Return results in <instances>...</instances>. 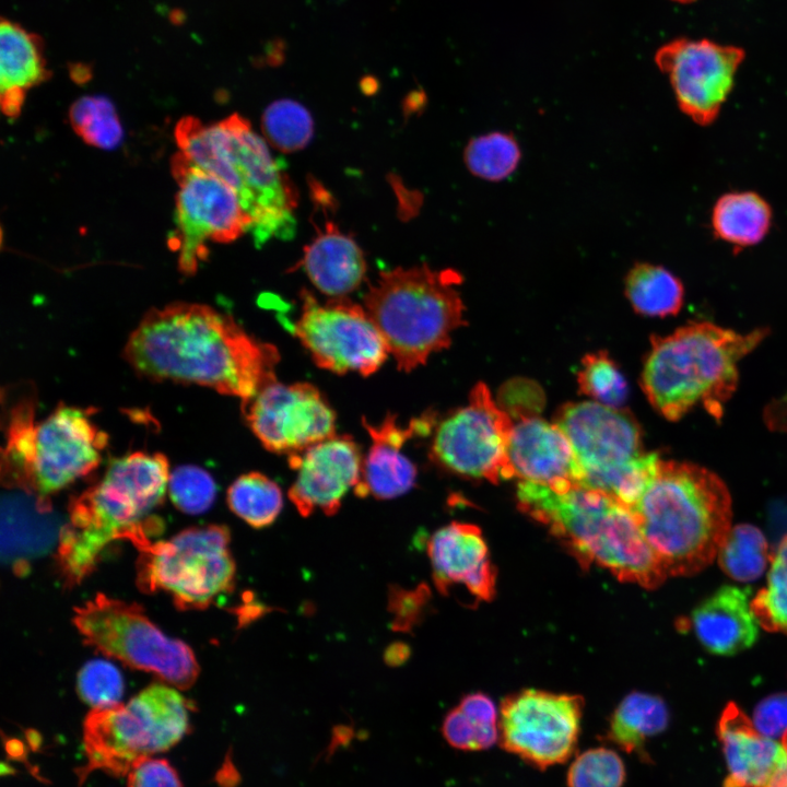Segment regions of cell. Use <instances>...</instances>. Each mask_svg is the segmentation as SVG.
<instances>
[{"mask_svg": "<svg viewBox=\"0 0 787 787\" xmlns=\"http://www.w3.org/2000/svg\"><path fill=\"white\" fill-rule=\"evenodd\" d=\"M124 356L141 377L204 386L243 402L277 380L280 361L275 346L248 334L228 314L193 303L150 309Z\"/></svg>", "mask_w": 787, "mask_h": 787, "instance_id": "1", "label": "cell"}, {"mask_svg": "<svg viewBox=\"0 0 787 787\" xmlns=\"http://www.w3.org/2000/svg\"><path fill=\"white\" fill-rule=\"evenodd\" d=\"M169 474L164 455L131 453L114 459L101 481L71 500L58 549L68 584L87 576L110 542L128 540L138 549L151 542L163 527L151 513L164 500Z\"/></svg>", "mask_w": 787, "mask_h": 787, "instance_id": "2", "label": "cell"}, {"mask_svg": "<svg viewBox=\"0 0 787 787\" xmlns=\"http://www.w3.org/2000/svg\"><path fill=\"white\" fill-rule=\"evenodd\" d=\"M516 496L519 508L548 527L583 567L595 564L648 589L668 577L634 510L610 495L583 484L555 492L519 481Z\"/></svg>", "mask_w": 787, "mask_h": 787, "instance_id": "3", "label": "cell"}, {"mask_svg": "<svg viewBox=\"0 0 787 787\" xmlns=\"http://www.w3.org/2000/svg\"><path fill=\"white\" fill-rule=\"evenodd\" d=\"M633 510L668 576H690L708 566L731 528L726 484L692 462L661 460Z\"/></svg>", "mask_w": 787, "mask_h": 787, "instance_id": "4", "label": "cell"}, {"mask_svg": "<svg viewBox=\"0 0 787 787\" xmlns=\"http://www.w3.org/2000/svg\"><path fill=\"white\" fill-rule=\"evenodd\" d=\"M768 333L742 334L710 322H691L672 333L653 336L641 386L653 408L678 421L696 404L720 420L738 384V362Z\"/></svg>", "mask_w": 787, "mask_h": 787, "instance_id": "5", "label": "cell"}, {"mask_svg": "<svg viewBox=\"0 0 787 787\" xmlns=\"http://www.w3.org/2000/svg\"><path fill=\"white\" fill-rule=\"evenodd\" d=\"M174 133L180 153L234 189L252 220L250 233L256 245L293 234L296 192L248 120L232 114L204 125L193 116H185Z\"/></svg>", "mask_w": 787, "mask_h": 787, "instance_id": "6", "label": "cell"}, {"mask_svg": "<svg viewBox=\"0 0 787 787\" xmlns=\"http://www.w3.org/2000/svg\"><path fill=\"white\" fill-rule=\"evenodd\" d=\"M459 272L426 265L381 272L364 296V307L380 331L399 369L411 372L449 346L466 324L457 286Z\"/></svg>", "mask_w": 787, "mask_h": 787, "instance_id": "7", "label": "cell"}, {"mask_svg": "<svg viewBox=\"0 0 787 787\" xmlns=\"http://www.w3.org/2000/svg\"><path fill=\"white\" fill-rule=\"evenodd\" d=\"M34 412L32 398L10 410L2 479L45 498L93 471L108 437L87 409L60 404L38 423Z\"/></svg>", "mask_w": 787, "mask_h": 787, "instance_id": "8", "label": "cell"}, {"mask_svg": "<svg viewBox=\"0 0 787 787\" xmlns=\"http://www.w3.org/2000/svg\"><path fill=\"white\" fill-rule=\"evenodd\" d=\"M554 423L567 436L583 471L582 484L634 508L657 477V453L643 449L634 415L596 401L568 402Z\"/></svg>", "mask_w": 787, "mask_h": 787, "instance_id": "9", "label": "cell"}, {"mask_svg": "<svg viewBox=\"0 0 787 787\" xmlns=\"http://www.w3.org/2000/svg\"><path fill=\"white\" fill-rule=\"evenodd\" d=\"M189 708L175 689L155 683L126 705L91 710L83 725L87 764L80 780L94 770L126 775L138 761L171 749L188 730Z\"/></svg>", "mask_w": 787, "mask_h": 787, "instance_id": "10", "label": "cell"}, {"mask_svg": "<svg viewBox=\"0 0 787 787\" xmlns=\"http://www.w3.org/2000/svg\"><path fill=\"white\" fill-rule=\"evenodd\" d=\"M226 526L188 528L140 548L137 580L144 592L164 591L181 610L204 609L232 591L236 565Z\"/></svg>", "mask_w": 787, "mask_h": 787, "instance_id": "11", "label": "cell"}, {"mask_svg": "<svg viewBox=\"0 0 787 787\" xmlns=\"http://www.w3.org/2000/svg\"><path fill=\"white\" fill-rule=\"evenodd\" d=\"M73 622L89 646L178 689L198 677L190 647L164 635L138 604L99 594L75 609Z\"/></svg>", "mask_w": 787, "mask_h": 787, "instance_id": "12", "label": "cell"}, {"mask_svg": "<svg viewBox=\"0 0 787 787\" xmlns=\"http://www.w3.org/2000/svg\"><path fill=\"white\" fill-rule=\"evenodd\" d=\"M177 181L174 249L178 250V269L187 275L198 270L208 256L205 243L227 244L252 226L234 189L216 176L192 164L177 152L171 161Z\"/></svg>", "mask_w": 787, "mask_h": 787, "instance_id": "13", "label": "cell"}, {"mask_svg": "<svg viewBox=\"0 0 787 787\" xmlns=\"http://www.w3.org/2000/svg\"><path fill=\"white\" fill-rule=\"evenodd\" d=\"M512 418L494 401L485 384H477L467 406L436 427L430 458L447 472L493 483L514 478L508 457Z\"/></svg>", "mask_w": 787, "mask_h": 787, "instance_id": "14", "label": "cell"}, {"mask_svg": "<svg viewBox=\"0 0 787 787\" xmlns=\"http://www.w3.org/2000/svg\"><path fill=\"white\" fill-rule=\"evenodd\" d=\"M301 301L292 330L317 366L368 376L384 364L389 350L365 307L346 297L320 303L308 291H302Z\"/></svg>", "mask_w": 787, "mask_h": 787, "instance_id": "15", "label": "cell"}, {"mask_svg": "<svg viewBox=\"0 0 787 787\" xmlns=\"http://www.w3.org/2000/svg\"><path fill=\"white\" fill-rule=\"evenodd\" d=\"M584 700L576 694L525 689L500 708V745L531 766L545 770L571 760L577 748Z\"/></svg>", "mask_w": 787, "mask_h": 787, "instance_id": "16", "label": "cell"}, {"mask_svg": "<svg viewBox=\"0 0 787 787\" xmlns=\"http://www.w3.org/2000/svg\"><path fill=\"white\" fill-rule=\"evenodd\" d=\"M246 422L262 446L275 454L296 455L336 435V414L312 384L262 387L243 402Z\"/></svg>", "mask_w": 787, "mask_h": 787, "instance_id": "17", "label": "cell"}, {"mask_svg": "<svg viewBox=\"0 0 787 787\" xmlns=\"http://www.w3.org/2000/svg\"><path fill=\"white\" fill-rule=\"evenodd\" d=\"M743 58L737 46L678 38L661 46L655 61L668 75L680 109L694 122L708 126L732 90Z\"/></svg>", "mask_w": 787, "mask_h": 787, "instance_id": "18", "label": "cell"}, {"mask_svg": "<svg viewBox=\"0 0 787 787\" xmlns=\"http://www.w3.org/2000/svg\"><path fill=\"white\" fill-rule=\"evenodd\" d=\"M363 459L360 446L345 435H333L289 456L290 467L297 471L289 497L298 513L307 517L318 509L334 515L346 492L357 485Z\"/></svg>", "mask_w": 787, "mask_h": 787, "instance_id": "19", "label": "cell"}, {"mask_svg": "<svg viewBox=\"0 0 787 787\" xmlns=\"http://www.w3.org/2000/svg\"><path fill=\"white\" fill-rule=\"evenodd\" d=\"M427 553L442 594L461 586L477 601H491L495 596L496 569L479 527L453 521L439 528L428 539Z\"/></svg>", "mask_w": 787, "mask_h": 787, "instance_id": "20", "label": "cell"}, {"mask_svg": "<svg viewBox=\"0 0 787 787\" xmlns=\"http://www.w3.org/2000/svg\"><path fill=\"white\" fill-rule=\"evenodd\" d=\"M508 457L519 481L565 492L582 484L583 471L564 432L537 416H527L513 425Z\"/></svg>", "mask_w": 787, "mask_h": 787, "instance_id": "21", "label": "cell"}, {"mask_svg": "<svg viewBox=\"0 0 787 787\" xmlns=\"http://www.w3.org/2000/svg\"><path fill=\"white\" fill-rule=\"evenodd\" d=\"M363 425L372 444L363 459L355 494L360 497L372 495L378 500H390L407 493L415 483L416 468L402 448L413 435L428 431L432 418L422 416L401 426L396 415L389 413L379 424L363 420Z\"/></svg>", "mask_w": 787, "mask_h": 787, "instance_id": "22", "label": "cell"}, {"mask_svg": "<svg viewBox=\"0 0 787 787\" xmlns=\"http://www.w3.org/2000/svg\"><path fill=\"white\" fill-rule=\"evenodd\" d=\"M728 774L724 787H766L786 762L783 744L762 735L730 702L717 726Z\"/></svg>", "mask_w": 787, "mask_h": 787, "instance_id": "23", "label": "cell"}, {"mask_svg": "<svg viewBox=\"0 0 787 787\" xmlns=\"http://www.w3.org/2000/svg\"><path fill=\"white\" fill-rule=\"evenodd\" d=\"M749 595V589L725 585L693 609L689 626L708 653L731 656L755 643L759 622Z\"/></svg>", "mask_w": 787, "mask_h": 787, "instance_id": "24", "label": "cell"}, {"mask_svg": "<svg viewBox=\"0 0 787 787\" xmlns=\"http://www.w3.org/2000/svg\"><path fill=\"white\" fill-rule=\"evenodd\" d=\"M302 262L310 282L331 297H345L354 292L366 273L362 249L333 222H327L325 231L305 247Z\"/></svg>", "mask_w": 787, "mask_h": 787, "instance_id": "25", "label": "cell"}, {"mask_svg": "<svg viewBox=\"0 0 787 787\" xmlns=\"http://www.w3.org/2000/svg\"><path fill=\"white\" fill-rule=\"evenodd\" d=\"M51 72L43 38L5 17L0 23V99L24 103L26 91L47 81Z\"/></svg>", "mask_w": 787, "mask_h": 787, "instance_id": "26", "label": "cell"}, {"mask_svg": "<svg viewBox=\"0 0 787 787\" xmlns=\"http://www.w3.org/2000/svg\"><path fill=\"white\" fill-rule=\"evenodd\" d=\"M668 724L669 709L661 697L631 692L614 708L604 740L648 763L651 759L646 743L662 733Z\"/></svg>", "mask_w": 787, "mask_h": 787, "instance_id": "27", "label": "cell"}, {"mask_svg": "<svg viewBox=\"0 0 787 787\" xmlns=\"http://www.w3.org/2000/svg\"><path fill=\"white\" fill-rule=\"evenodd\" d=\"M771 222L770 204L752 191L721 196L712 213L715 236L738 248L760 243L767 234Z\"/></svg>", "mask_w": 787, "mask_h": 787, "instance_id": "28", "label": "cell"}, {"mask_svg": "<svg viewBox=\"0 0 787 787\" xmlns=\"http://www.w3.org/2000/svg\"><path fill=\"white\" fill-rule=\"evenodd\" d=\"M625 295L637 314L667 317L680 312L684 289L681 281L666 268L641 262L625 278Z\"/></svg>", "mask_w": 787, "mask_h": 787, "instance_id": "29", "label": "cell"}, {"mask_svg": "<svg viewBox=\"0 0 787 787\" xmlns=\"http://www.w3.org/2000/svg\"><path fill=\"white\" fill-rule=\"evenodd\" d=\"M226 501L231 510L254 528L270 526L283 506L281 488L260 472L238 477L228 488Z\"/></svg>", "mask_w": 787, "mask_h": 787, "instance_id": "30", "label": "cell"}, {"mask_svg": "<svg viewBox=\"0 0 787 787\" xmlns=\"http://www.w3.org/2000/svg\"><path fill=\"white\" fill-rule=\"evenodd\" d=\"M717 560L729 577L749 583L761 577L772 555L768 543L757 527L739 524L728 531L718 550Z\"/></svg>", "mask_w": 787, "mask_h": 787, "instance_id": "31", "label": "cell"}, {"mask_svg": "<svg viewBox=\"0 0 787 787\" xmlns=\"http://www.w3.org/2000/svg\"><path fill=\"white\" fill-rule=\"evenodd\" d=\"M516 139L506 132L494 131L473 138L463 152L465 164L475 176L500 181L514 173L520 161Z\"/></svg>", "mask_w": 787, "mask_h": 787, "instance_id": "32", "label": "cell"}, {"mask_svg": "<svg viewBox=\"0 0 787 787\" xmlns=\"http://www.w3.org/2000/svg\"><path fill=\"white\" fill-rule=\"evenodd\" d=\"M72 129L87 144L115 149L122 140V127L114 104L104 96H82L70 107Z\"/></svg>", "mask_w": 787, "mask_h": 787, "instance_id": "33", "label": "cell"}, {"mask_svg": "<svg viewBox=\"0 0 787 787\" xmlns=\"http://www.w3.org/2000/svg\"><path fill=\"white\" fill-rule=\"evenodd\" d=\"M261 127L265 137L283 152L304 149L313 138L314 121L309 111L292 99H279L263 111Z\"/></svg>", "mask_w": 787, "mask_h": 787, "instance_id": "34", "label": "cell"}, {"mask_svg": "<svg viewBox=\"0 0 787 787\" xmlns=\"http://www.w3.org/2000/svg\"><path fill=\"white\" fill-rule=\"evenodd\" d=\"M751 608L764 630L787 634V535L772 555L766 586L751 600Z\"/></svg>", "mask_w": 787, "mask_h": 787, "instance_id": "35", "label": "cell"}, {"mask_svg": "<svg viewBox=\"0 0 787 787\" xmlns=\"http://www.w3.org/2000/svg\"><path fill=\"white\" fill-rule=\"evenodd\" d=\"M580 393L596 402L621 408L629 395L627 383L619 366L606 351L586 354L577 371Z\"/></svg>", "mask_w": 787, "mask_h": 787, "instance_id": "36", "label": "cell"}, {"mask_svg": "<svg viewBox=\"0 0 787 787\" xmlns=\"http://www.w3.org/2000/svg\"><path fill=\"white\" fill-rule=\"evenodd\" d=\"M626 767L619 753L596 747L578 753L569 764L566 787H623Z\"/></svg>", "mask_w": 787, "mask_h": 787, "instance_id": "37", "label": "cell"}, {"mask_svg": "<svg viewBox=\"0 0 787 787\" xmlns=\"http://www.w3.org/2000/svg\"><path fill=\"white\" fill-rule=\"evenodd\" d=\"M167 490L175 507L186 514L197 515L211 507L216 485L202 468L185 465L171 472Z\"/></svg>", "mask_w": 787, "mask_h": 787, "instance_id": "38", "label": "cell"}, {"mask_svg": "<svg viewBox=\"0 0 787 787\" xmlns=\"http://www.w3.org/2000/svg\"><path fill=\"white\" fill-rule=\"evenodd\" d=\"M78 692L93 709L117 706L124 692L122 677L110 662L92 660L78 674Z\"/></svg>", "mask_w": 787, "mask_h": 787, "instance_id": "39", "label": "cell"}, {"mask_svg": "<svg viewBox=\"0 0 787 787\" xmlns=\"http://www.w3.org/2000/svg\"><path fill=\"white\" fill-rule=\"evenodd\" d=\"M442 733L450 747L461 751H484L500 742L498 726L479 727L458 706L446 714Z\"/></svg>", "mask_w": 787, "mask_h": 787, "instance_id": "40", "label": "cell"}, {"mask_svg": "<svg viewBox=\"0 0 787 787\" xmlns=\"http://www.w3.org/2000/svg\"><path fill=\"white\" fill-rule=\"evenodd\" d=\"M428 595L426 586H419L413 590L392 587L389 592V610L393 616V630L410 631L420 621Z\"/></svg>", "mask_w": 787, "mask_h": 787, "instance_id": "41", "label": "cell"}, {"mask_svg": "<svg viewBox=\"0 0 787 787\" xmlns=\"http://www.w3.org/2000/svg\"><path fill=\"white\" fill-rule=\"evenodd\" d=\"M752 723L765 737L776 740L787 731V693H774L757 703Z\"/></svg>", "mask_w": 787, "mask_h": 787, "instance_id": "42", "label": "cell"}, {"mask_svg": "<svg viewBox=\"0 0 787 787\" xmlns=\"http://www.w3.org/2000/svg\"><path fill=\"white\" fill-rule=\"evenodd\" d=\"M128 787H183L175 768L163 759L144 757L128 773Z\"/></svg>", "mask_w": 787, "mask_h": 787, "instance_id": "43", "label": "cell"}, {"mask_svg": "<svg viewBox=\"0 0 787 787\" xmlns=\"http://www.w3.org/2000/svg\"><path fill=\"white\" fill-rule=\"evenodd\" d=\"M458 707L479 727L498 726L500 712L493 700L482 692L465 695Z\"/></svg>", "mask_w": 787, "mask_h": 787, "instance_id": "44", "label": "cell"}, {"mask_svg": "<svg viewBox=\"0 0 787 787\" xmlns=\"http://www.w3.org/2000/svg\"><path fill=\"white\" fill-rule=\"evenodd\" d=\"M782 744L786 752V762L766 787H787V731L783 736Z\"/></svg>", "mask_w": 787, "mask_h": 787, "instance_id": "45", "label": "cell"}, {"mask_svg": "<svg viewBox=\"0 0 787 787\" xmlns=\"http://www.w3.org/2000/svg\"><path fill=\"white\" fill-rule=\"evenodd\" d=\"M91 68L86 63H71L70 75L78 83L86 82L91 78Z\"/></svg>", "mask_w": 787, "mask_h": 787, "instance_id": "46", "label": "cell"}, {"mask_svg": "<svg viewBox=\"0 0 787 787\" xmlns=\"http://www.w3.org/2000/svg\"><path fill=\"white\" fill-rule=\"evenodd\" d=\"M674 1L689 2V1H692V0H674Z\"/></svg>", "mask_w": 787, "mask_h": 787, "instance_id": "47", "label": "cell"}]
</instances>
